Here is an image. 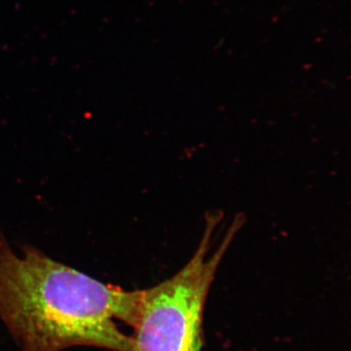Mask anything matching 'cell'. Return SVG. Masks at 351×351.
<instances>
[{
    "instance_id": "cell-1",
    "label": "cell",
    "mask_w": 351,
    "mask_h": 351,
    "mask_svg": "<svg viewBox=\"0 0 351 351\" xmlns=\"http://www.w3.org/2000/svg\"><path fill=\"white\" fill-rule=\"evenodd\" d=\"M142 295L143 290L101 282L31 245L15 253L0 234V319L21 351H134L133 339L117 321L135 327Z\"/></svg>"
},
{
    "instance_id": "cell-2",
    "label": "cell",
    "mask_w": 351,
    "mask_h": 351,
    "mask_svg": "<svg viewBox=\"0 0 351 351\" xmlns=\"http://www.w3.org/2000/svg\"><path fill=\"white\" fill-rule=\"evenodd\" d=\"M221 218L210 215L193 257L169 279L143 290L141 313L133 328L134 351H201L204 346V309L217 271L239 230L233 219L215 243Z\"/></svg>"
}]
</instances>
